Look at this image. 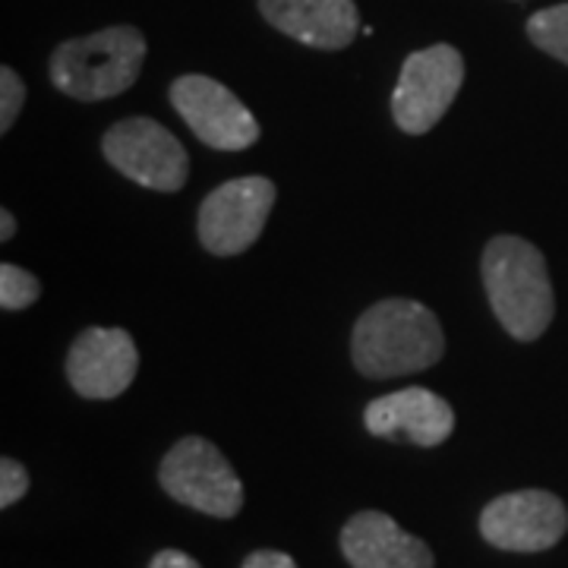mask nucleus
Here are the masks:
<instances>
[{
	"label": "nucleus",
	"instance_id": "nucleus-2",
	"mask_svg": "<svg viewBox=\"0 0 568 568\" xmlns=\"http://www.w3.org/2000/svg\"><path fill=\"white\" fill-rule=\"evenodd\" d=\"M480 268L493 316L515 342H537L556 316L544 253L525 237L499 234L484 250Z\"/></svg>",
	"mask_w": 568,
	"mask_h": 568
},
{
	"label": "nucleus",
	"instance_id": "nucleus-13",
	"mask_svg": "<svg viewBox=\"0 0 568 568\" xmlns=\"http://www.w3.org/2000/svg\"><path fill=\"white\" fill-rule=\"evenodd\" d=\"M342 552L351 568H433V549L398 528L383 511H357L342 528Z\"/></svg>",
	"mask_w": 568,
	"mask_h": 568
},
{
	"label": "nucleus",
	"instance_id": "nucleus-11",
	"mask_svg": "<svg viewBox=\"0 0 568 568\" xmlns=\"http://www.w3.org/2000/svg\"><path fill=\"white\" fill-rule=\"evenodd\" d=\"M366 429L376 439H405L414 446H443L455 429V410L443 395L429 388H402L369 402L364 410Z\"/></svg>",
	"mask_w": 568,
	"mask_h": 568
},
{
	"label": "nucleus",
	"instance_id": "nucleus-19",
	"mask_svg": "<svg viewBox=\"0 0 568 568\" xmlns=\"http://www.w3.org/2000/svg\"><path fill=\"white\" fill-rule=\"evenodd\" d=\"M149 568H203L190 552H183V549H159L155 556H152V562Z\"/></svg>",
	"mask_w": 568,
	"mask_h": 568
},
{
	"label": "nucleus",
	"instance_id": "nucleus-15",
	"mask_svg": "<svg viewBox=\"0 0 568 568\" xmlns=\"http://www.w3.org/2000/svg\"><path fill=\"white\" fill-rule=\"evenodd\" d=\"M41 294V282L26 272L20 265L3 263L0 265V306L7 313H17V310H26L39 301Z\"/></svg>",
	"mask_w": 568,
	"mask_h": 568
},
{
	"label": "nucleus",
	"instance_id": "nucleus-16",
	"mask_svg": "<svg viewBox=\"0 0 568 568\" xmlns=\"http://www.w3.org/2000/svg\"><path fill=\"white\" fill-rule=\"evenodd\" d=\"M26 104V82L13 67H0V133H10Z\"/></svg>",
	"mask_w": 568,
	"mask_h": 568
},
{
	"label": "nucleus",
	"instance_id": "nucleus-20",
	"mask_svg": "<svg viewBox=\"0 0 568 568\" xmlns=\"http://www.w3.org/2000/svg\"><path fill=\"white\" fill-rule=\"evenodd\" d=\"M13 234H17V219H13V212H10V209H0V241L7 244V241H13Z\"/></svg>",
	"mask_w": 568,
	"mask_h": 568
},
{
	"label": "nucleus",
	"instance_id": "nucleus-9",
	"mask_svg": "<svg viewBox=\"0 0 568 568\" xmlns=\"http://www.w3.org/2000/svg\"><path fill=\"white\" fill-rule=\"evenodd\" d=\"M568 530L566 503L547 489L503 493L480 511V534L496 549L544 552L556 547Z\"/></svg>",
	"mask_w": 568,
	"mask_h": 568
},
{
	"label": "nucleus",
	"instance_id": "nucleus-1",
	"mask_svg": "<svg viewBox=\"0 0 568 568\" xmlns=\"http://www.w3.org/2000/svg\"><path fill=\"white\" fill-rule=\"evenodd\" d=\"M446 335L436 313L420 301L388 297L354 323L351 361L366 379H395L443 361Z\"/></svg>",
	"mask_w": 568,
	"mask_h": 568
},
{
	"label": "nucleus",
	"instance_id": "nucleus-6",
	"mask_svg": "<svg viewBox=\"0 0 568 568\" xmlns=\"http://www.w3.org/2000/svg\"><path fill=\"white\" fill-rule=\"evenodd\" d=\"M102 152L123 178L145 190L178 193L190 178V155L181 140L152 118H126L114 123L104 133Z\"/></svg>",
	"mask_w": 568,
	"mask_h": 568
},
{
	"label": "nucleus",
	"instance_id": "nucleus-14",
	"mask_svg": "<svg viewBox=\"0 0 568 568\" xmlns=\"http://www.w3.org/2000/svg\"><path fill=\"white\" fill-rule=\"evenodd\" d=\"M525 32L540 51H547L549 58L568 63V3L537 10L525 26Z\"/></svg>",
	"mask_w": 568,
	"mask_h": 568
},
{
	"label": "nucleus",
	"instance_id": "nucleus-12",
	"mask_svg": "<svg viewBox=\"0 0 568 568\" xmlns=\"http://www.w3.org/2000/svg\"><path fill=\"white\" fill-rule=\"evenodd\" d=\"M272 29L316 51H342L361 32L354 0H260Z\"/></svg>",
	"mask_w": 568,
	"mask_h": 568
},
{
	"label": "nucleus",
	"instance_id": "nucleus-3",
	"mask_svg": "<svg viewBox=\"0 0 568 568\" xmlns=\"http://www.w3.org/2000/svg\"><path fill=\"white\" fill-rule=\"evenodd\" d=\"M145 36L136 26H111L54 48L48 73L54 89L77 102H104L140 80Z\"/></svg>",
	"mask_w": 568,
	"mask_h": 568
},
{
	"label": "nucleus",
	"instance_id": "nucleus-17",
	"mask_svg": "<svg viewBox=\"0 0 568 568\" xmlns=\"http://www.w3.org/2000/svg\"><path fill=\"white\" fill-rule=\"evenodd\" d=\"M29 493V474L20 462L3 458L0 462V508H13Z\"/></svg>",
	"mask_w": 568,
	"mask_h": 568
},
{
	"label": "nucleus",
	"instance_id": "nucleus-18",
	"mask_svg": "<svg viewBox=\"0 0 568 568\" xmlns=\"http://www.w3.org/2000/svg\"><path fill=\"white\" fill-rule=\"evenodd\" d=\"M241 568H297V562L282 549H256L246 556Z\"/></svg>",
	"mask_w": 568,
	"mask_h": 568
},
{
	"label": "nucleus",
	"instance_id": "nucleus-4",
	"mask_svg": "<svg viewBox=\"0 0 568 568\" xmlns=\"http://www.w3.org/2000/svg\"><path fill=\"white\" fill-rule=\"evenodd\" d=\"M159 484L181 506L212 518H234L244 508V484L222 455V448L203 436H183L164 455Z\"/></svg>",
	"mask_w": 568,
	"mask_h": 568
},
{
	"label": "nucleus",
	"instance_id": "nucleus-5",
	"mask_svg": "<svg viewBox=\"0 0 568 568\" xmlns=\"http://www.w3.org/2000/svg\"><path fill=\"white\" fill-rule=\"evenodd\" d=\"M465 82V58L452 44H429L414 51L398 73L392 92V118L407 136H424L443 121Z\"/></svg>",
	"mask_w": 568,
	"mask_h": 568
},
{
	"label": "nucleus",
	"instance_id": "nucleus-10",
	"mask_svg": "<svg viewBox=\"0 0 568 568\" xmlns=\"http://www.w3.org/2000/svg\"><path fill=\"white\" fill-rule=\"evenodd\" d=\"M140 369V351L126 328H85L67 354V379L89 402L121 398Z\"/></svg>",
	"mask_w": 568,
	"mask_h": 568
},
{
	"label": "nucleus",
	"instance_id": "nucleus-7",
	"mask_svg": "<svg viewBox=\"0 0 568 568\" xmlns=\"http://www.w3.org/2000/svg\"><path fill=\"white\" fill-rule=\"evenodd\" d=\"M275 205V183L268 178H234L212 190L200 205L196 231L212 256H241L260 241Z\"/></svg>",
	"mask_w": 568,
	"mask_h": 568
},
{
	"label": "nucleus",
	"instance_id": "nucleus-8",
	"mask_svg": "<svg viewBox=\"0 0 568 568\" xmlns=\"http://www.w3.org/2000/svg\"><path fill=\"white\" fill-rule=\"evenodd\" d=\"M171 104L196 140L219 152H244L260 140V123L227 85L212 77L186 73L171 82Z\"/></svg>",
	"mask_w": 568,
	"mask_h": 568
}]
</instances>
